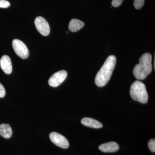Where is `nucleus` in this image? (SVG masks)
<instances>
[{
  "label": "nucleus",
  "mask_w": 155,
  "mask_h": 155,
  "mask_svg": "<svg viewBox=\"0 0 155 155\" xmlns=\"http://www.w3.org/2000/svg\"><path fill=\"white\" fill-rule=\"evenodd\" d=\"M123 0H113L112 2V6L114 7H118L122 4Z\"/></svg>",
  "instance_id": "nucleus-16"
},
{
  "label": "nucleus",
  "mask_w": 155,
  "mask_h": 155,
  "mask_svg": "<svg viewBox=\"0 0 155 155\" xmlns=\"http://www.w3.org/2000/svg\"><path fill=\"white\" fill-rule=\"evenodd\" d=\"M67 72L65 70H61L53 74L49 79L48 83L50 86L56 87L63 83L67 78Z\"/></svg>",
  "instance_id": "nucleus-7"
},
{
  "label": "nucleus",
  "mask_w": 155,
  "mask_h": 155,
  "mask_svg": "<svg viewBox=\"0 0 155 155\" xmlns=\"http://www.w3.org/2000/svg\"><path fill=\"white\" fill-rule=\"evenodd\" d=\"M10 3L7 0H0V8H6L10 6Z\"/></svg>",
  "instance_id": "nucleus-15"
},
{
  "label": "nucleus",
  "mask_w": 155,
  "mask_h": 155,
  "mask_svg": "<svg viewBox=\"0 0 155 155\" xmlns=\"http://www.w3.org/2000/svg\"><path fill=\"white\" fill-rule=\"evenodd\" d=\"M149 149L152 152L154 153L155 152V140L154 139H151L149 141L148 143Z\"/></svg>",
  "instance_id": "nucleus-14"
},
{
  "label": "nucleus",
  "mask_w": 155,
  "mask_h": 155,
  "mask_svg": "<svg viewBox=\"0 0 155 155\" xmlns=\"http://www.w3.org/2000/svg\"><path fill=\"white\" fill-rule=\"evenodd\" d=\"M35 27L42 35L47 36L50 32L49 25L46 20L41 17H38L35 20Z\"/></svg>",
  "instance_id": "nucleus-5"
},
{
  "label": "nucleus",
  "mask_w": 155,
  "mask_h": 155,
  "mask_svg": "<svg viewBox=\"0 0 155 155\" xmlns=\"http://www.w3.org/2000/svg\"><path fill=\"white\" fill-rule=\"evenodd\" d=\"M12 46L16 54L22 59H26L29 55V51L26 45L21 41L15 39L12 41Z\"/></svg>",
  "instance_id": "nucleus-4"
},
{
  "label": "nucleus",
  "mask_w": 155,
  "mask_h": 155,
  "mask_svg": "<svg viewBox=\"0 0 155 155\" xmlns=\"http://www.w3.org/2000/svg\"><path fill=\"white\" fill-rule=\"evenodd\" d=\"M116 62V57L109 56L95 78V83L97 86L101 87L105 86L109 82L114 71Z\"/></svg>",
  "instance_id": "nucleus-1"
},
{
  "label": "nucleus",
  "mask_w": 155,
  "mask_h": 155,
  "mask_svg": "<svg viewBox=\"0 0 155 155\" xmlns=\"http://www.w3.org/2000/svg\"><path fill=\"white\" fill-rule=\"evenodd\" d=\"M49 137L51 141L58 147L64 149L69 147V141L65 137L60 134L53 132L50 134Z\"/></svg>",
  "instance_id": "nucleus-6"
},
{
  "label": "nucleus",
  "mask_w": 155,
  "mask_h": 155,
  "mask_svg": "<svg viewBox=\"0 0 155 155\" xmlns=\"http://www.w3.org/2000/svg\"><path fill=\"white\" fill-rule=\"evenodd\" d=\"M151 54L147 53L142 55L139 59V63L136 64L133 69L134 77L138 80H143L152 71Z\"/></svg>",
  "instance_id": "nucleus-2"
},
{
  "label": "nucleus",
  "mask_w": 155,
  "mask_h": 155,
  "mask_svg": "<svg viewBox=\"0 0 155 155\" xmlns=\"http://www.w3.org/2000/svg\"><path fill=\"white\" fill-rule=\"evenodd\" d=\"M12 128L8 124H2L0 125V135L4 138H10L12 135Z\"/></svg>",
  "instance_id": "nucleus-12"
},
{
  "label": "nucleus",
  "mask_w": 155,
  "mask_h": 155,
  "mask_svg": "<svg viewBox=\"0 0 155 155\" xmlns=\"http://www.w3.org/2000/svg\"><path fill=\"white\" fill-rule=\"evenodd\" d=\"M99 149L104 152L114 153L119 150V147L117 143L112 141L101 145Z\"/></svg>",
  "instance_id": "nucleus-9"
},
{
  "label": "nucleus",
  "mask_w": 155,
  "mask_h": 155,
  "mask_svg": "<svg viewBox=\"0 0 155 155\" xmlns=\"http://www.w3.org/2000/svg\"><path fill=\"white\" fill-rule=\"evenodd\" d=\"M6 94L5 90L2 84L0 83V97H3Z\"/></svg>",
  "instance_id": "nucleus-17"
},
{
  "label": "nucleus",
  "mask_w": 155,
  "mask_h": 155,
  "mask_svg": "<svg viewBox=\"0 0 155 155\" xmlns=\"http://www.w3.org/2000/svg\"><path fill=\"white\" fill-rule=\"evenodd\" d=\"M84 25V22L81 20L73 19H71L69 22V29L72 32H75L83 28Z\"/></svg>",
  "instance_id": "nucleus-11"
},
{
  "label": "nucleus",
  "mask_w": 155,
  "mask_h": 155,
  "mask_svg": "<svg viewBox=\"0 0 155 155\" xmlns=\"http://www.w3.org/2000/svg\"><path fill=\"white\" fill-rule=\"evenodd\" d=\"M144 0H134V5L136 9L141 8L144 5Z\"/></svg>",
  "instance_id": "nucleus-13"
},
{
  "label": "nucleus",
  "mask_w": 155,
  "mask_h": 155,
  "mask_svg": "<svg viewBox=\"0 0 155 155\" xmlns=\"http://www.w3.org/2000/svg\"><path fill=\"white\" fill-rule=\"evenodd\" d=\"M0 66L6 74H10L12 72V65L11 58L8 56H3L0 60Z\"/></svg>",
  "instance_id": "nucleus-8"
},
{
  "label": "nucleus",
  "mask_w": 155,
  "mask_h": 155,
  "mask_svg": "<svg viewBox=\"0 0 155 155\" xmlns=\"http://www.w3.org/2000/svg\"><path fill=\"white\" fill-rule=\"evenodd\" d=\"M130 94L131 98L142 104H146L148 100V95L145 85L139 81H134L130 87Z\"/></svg>",
  "instance_id": "nucleus-3"
},
{
  "label": "nucleus",
  "mask_w": 155,
  "mask_h": 155,
  "mask_svg": "<svg viewBox=\"0 0 155 155\" xmlns=\"http://www.w3.org/2000/svg\"><path fill=\"white\" fill-rule=\"evenodd\" d=\"M81 123L84 126L94 128H100L103 127L101 123L92 118L85 117L81 120Z\"/></svg>",
  "instance_id": "nucleus-10"
}]
</instances>
